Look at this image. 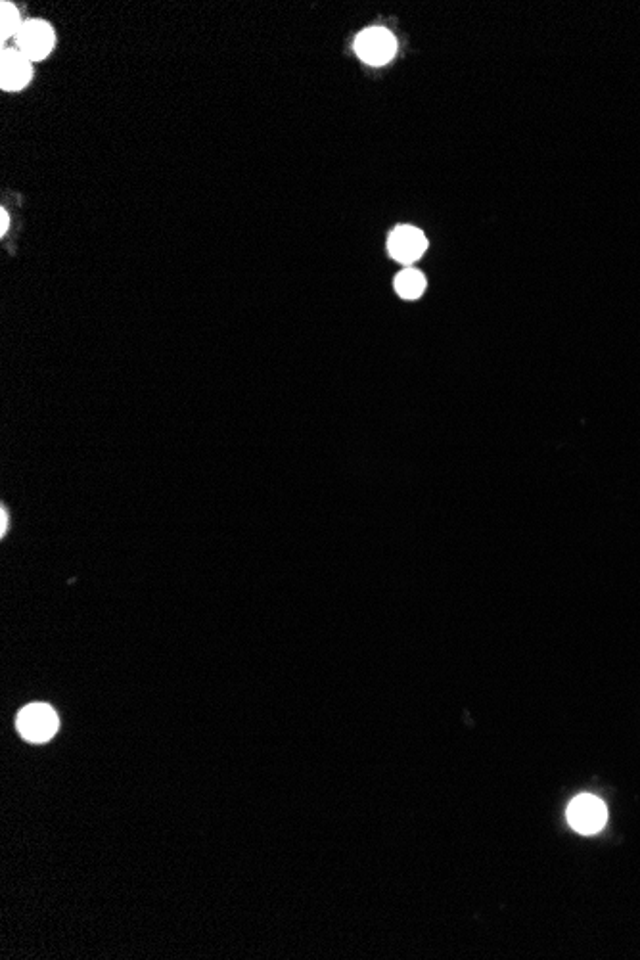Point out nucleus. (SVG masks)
<instances>
[{
  "mask_svg": "<svg viewBox=\"0 0 640 960\" xmlns=\"http://www.w3.org/2000/svg\"><path fill=\"white\" fill-rule=\"evenodd\" d=\"M18 731L27 742L43 744L58 732V715L48 704H29L18 715Z\"/></svg>",
  "mask_w": 640,
  "mask_h": 960,
  "instance_id": "nucleus-1",
  "label": "nucleus"
},
{
  "mask_svg": "<svg viewBox=\"0 0 640 960\" xmlns=\"http://www.w3.org/2000/svg\"><path fill=\"white\" fill-rule=\"evenodd\" d=\"M355 52L368 66H386L397 52V41L384 27H370L355 39Z\"/></svg>",
  "mask_w": 640,
  "mask_h": 960,
  "instance_id": "nucleus-2",
  "label": "nucleus"
},
{
  "mask_svg": "<svg viewBox=\"0 0 640 960\" xmlns=\"http://www.w3.org/2000/svg\"><path fill=\"white\" fill-rule=\"evenodd\" d=\"M608 821L606 805L591 794L577 796L568 807V823L575 832L591 836L604 828Z\"/></svg>",
  "mask_w": 640,
  "mask_h": 960,
  "instance_id": "nucleus-3",
  "label": "nucleus"
},
{
  "mask_svg": "<svg viewBox=\"0 0 640 960\" xmlns=\"http://www.w3.org/2000/svg\"><path fill=\"white\" fill-rule=\"evenodd\" d=\"M16 43L23 56H27L31 62H41L54 50L56 33L48 22L29 20V22H23L22 31L16 37Z\"/></svg>",
  "mask_w": 640,
  "mask_h": 960,
  "instance_id": "nucleus-4",
  "label": "nucleus"
},
{
  "mask_svg": "<svg viewBox=\"0 0 640 960\" xmlns=\"http://www.w3.org/2000/svg\"><path fill=\"white\" fill-rule=\"evenodd\" d=\"M428 250L426 234L411 225H401L391 230L388 238V252L397 263L412 265Z\"/></svg>",
  "mask_w": 640,
  "mask_h": 960,
  "instance_id": "nucleus-5",
  "label": "nucleus"
},
{
  "mask_svg": "<svg viewBox=\"0 0 640 960\" xmlns=\"http://www.w3.org/2000/svg\"><path fill=\"white\" fill-rule=\"evenodd\" d=\"M33 66L18 48H2L0 54V89L18 92L31 83Z\"/></svg>",
  "mask_w": 640,
  "mask_h": 960,
  "instance_id": "nucleus-6",
  "label": "nucleus"
},
{
  "mask_svg": "<svg viewBox=\"0 0 640 960\" xmlns=\"http://www.w3.org/2000/svg\"><path fill=\"white\" fill-rule=\"evenodd\" d=\"M393 286H395V292L399 294V298L418 299L426 292L428 282H426V276L422 275L420 271L409 267V269H403L399 275L395 276Z\"/></svg>",
  "mask_w": 640,
  "mask_h": 960,
  "instance_id": "nucleus-7",
  "label": "nucleus"
},
{
  "mask_svg": "<svg viewBox=\"0 0 640 960\" xmlns=\"http://www.w3.org/2000/svg\"><path fill=\"white\" fill-rule=\"evenodd\" d=\"M23 22L20 18V12L18 8L12 4V2H2L0 4V39L2 41H8V39H16L22 31Z\"/></svg>",
  "mask_w": 640,
  "mask_h": 960,
  "instance_id": "nucleus-8",
  "label": "nucleus"
},
{
  "mask_svg": "<svg viewBox=\"0 0 640 960\" xmlns=\"http://www.w3.org/2000/svg\"><path fill=\"white\" fill-rule=\"evenodd\" d=\"M10 227V215L6 209H0V234L4 236Z\"/></svg>",
  "mask_w": 640,
  "mask_h": 960,
  "instance_id": "nucleus-9",
  "label": "nucleus"
},
{
  "mask_svg": "<svg viewBox=\"0 0 640 960\" xmlns=\"http://www.w3.org/2000/svg\"><path fill=\"white\" fill-rule=\"evenodd\" d=\"M6 531H8V510L2 508V510H0V535L4 537Z\"/></svg>",
  "mask_w": 640,
  "mask_h": 960,
  "instance_id": "nucleus-10",
  "label": "nucleus"
}]
</instances>
